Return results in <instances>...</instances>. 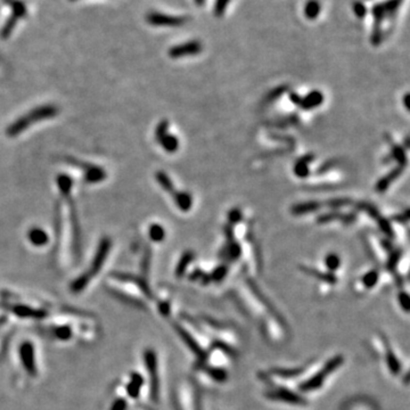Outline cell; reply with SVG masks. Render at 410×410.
<instances>
[{"instance_id":"1","label":"cell","mask_w":410,"mask_h":410,"mask_svg":"<svg viewBox=\"0 0 410 410\" xmlns=\"http://www.w3.org/2000/svg\"><path fill=\"white\" fill-rule=\"evenodd\" d=\"M344 363L342 354H336L326 361H319L310 376L297 385V392L306 396L307 393H316L326 385L328 379L337 372Z\"/></svg>"},{"instance_id":"2","label":"cell","mask_w":410,"mask_h":410,"mask_svg":"<svg viewBox=\"0 0 410 410\" xmlns=\"http://www.w3.org/2000/svg\"><path fill=\"white\" fill-rule=\"evenodd\" d=\"M58 113H60V108L54 104H45L41 106L34 107L29 112H26L24 115L19 116L11 126H8L6 133L11 138H14V137L24 132L25 130H28L33 124L40 123L46 120H50L52 117L57 116Z\"/></svg>"},{"instance_id":"3","label":"cell","mask_w":410,"mask_h":410,"mask_svg":"<svg viewBox=\"0 0 410 410\" xmlns=\"http://www.w3.org/2000/svg\"><path fill=\"white\" fill-rule=\"evenodd\" d=\"M373 347L375 349L380 362L383 363L385 370L390 375L395 377L405 375L406 377H408V373L402 372V361L399 358V354L395 352L391 343L385 339L384 335L374 336Z\"/></svg>"},{"instance_id":"4","label":"cell","mask_w":410,"mask_h":410,"mask_svg":"<svg viewBox=\"0 0 410 410\" xmlns=\"http://www.w3.org/2000/svg\"><path fill=\"white\" fill-rule=\"evenodd\" d=\"M111 245H112V243H111L110 238L104 237L101 239L99 245H98L96 254H95L94 257L93 264H91L90 268L86 271V274L82 275V276L79 277L78 279L74 281V284L72 285V291H74L75 293H77V292L83 290V288L89 284L90 279H93V278L96 276L97 272L103 267L104 262L107 258L108 252L111 251Z\"/></svg>"},{"instance_id":"5","label":"cell","mask_w":410,"mask_h":410,"mask_svg":"<svg viewBox=\"0 0 410 410\" xmlns=\"http://www.w3.org/2000/svg\"><path fill=\"white\" fill-rule=\"evenodd\" d=\"M402 0H388V1L379 2L375 7H373V16L375 18V25L373 29L372 34V44L377 46L382 41V31H380V25L385 19L392 21L393 16L396 14L398 8L401 5Z\"/></svg>"},{"instance_id":"6","label":"cell","mask_w":410,"mask_h":410,"mask_svg":"<svg viewBox=\"0 0 410 410\" xmlns=\"http://www.w3.org/2000/svg\"><path fill=\"white\" fill-rule=\"evenodd\" d=\"M264 395L271 401L284 403V405L292 407L308 406V399L294 389L268 385V390L264 392Z\"/></svg>"},{"instance_id":"7","label":"cell","mask_w":410,"mask_h":410,"mask_svg":"<svg viewBox=\"0 0 410 410\" xmlns=\"http://www.w3.org/2000/svg\"><path fill=\"white\" fill-rule=\"evenodd\" d=\"M178 410H199L197 393L189 382H182L177 393Z\"/></svg>"},{"instance_id":"8","label":"cell","mask_w":410,"mask_h":410,"mask_svg":"<svg viewBox=\"0 0 410 410\" xmlns=\"http://www.w3.org/2000/svg\"><path fill=\"white\" fill-rule=\"evenodd\" d=\"M70 162L72 165H74L75 168L80 169L81 171H83L84 175V180L89 183H98L106 178V171L101 168V166L95 165V164L90 163H83L80 162V161L75 159H70Z\"/></svg>"},{"instance_id":"9","label":"cell","mask_w":410,"mask_h":410,"mask_svg":"<svg viewBox=\"0 0 410 410\" xmlns=\"http://www.w3.org/2000/svg\"><path fill=\"white\" fill-rule=\"evenodd\" d=\"M203 50L202 44L197 40L187 41L182 45L172 47L169 50V56L171 58H181L186 56H195Z\"/></svg>"},{"instance_id":"10","label":"cell","mask_w":410,"mask_h":410,"mask_svg":"<svg viewBox=\"0 0 410 410\" xmlns=\"http://www.w3.org/2000/svg\"><path fill=\"white\" fill-rule=\"evenodd\" d=\"M148 22L153 25H165V26H178L181 25L186 22L185 17H180V16H171L161 14V13H153L148 16Z\"/></svg>"},{"instance_id":"11","label":"cell","mask_w":410,"mask_h":410,"mask_svg":"<svg viewBox=\"0 0 410 410\" xmlns=\"http://www.w3.org/2000/svg\"><path fill=\"white\" fill-rule=\"evenodd\" d=\"M342 410H379L378 407L373 400L368 398H363V396H359V398H353L347 401Z\"/></svg>"},{"instance_id":"12","label":"cell","mask_w":410,"mask_h":410,"mask_svg":"<svg viewBox=\"0 0 410 410\" xmlns=\"http://www.w3.org/2000/svg\"><path fill=\"white\" fill-rule=\"evenodd\" d=\"M300 270H302L304 274L308 275V276L314 277L316 279H319L323 283L327 285H335L337 283V277L335 274H330V272H323L318 270L316 268L312 267H307V265H300Z\"/></svg>"},{"instance_id":"13","label":"cell","mask_w":410,"mask_h":410,"mask_svg":"<svg viewBox=\"0 0 410 410\" xmlns=\"http://www.w3.org/2000/svg\"><path fill=\"white\" fill-rule=\"evenodd\" d=\"M324 101V95L318 90L311 91L310 94H308L306 97H302V103H301L300 106L303 108V110L309 111L313 110L318 106H320Z\"/></svg>"},{"instance_id":"14","label":"cell","mask_w":410,"mask_h":410,"mask_svg":"<svg viewBox=\"0 0 410 410\" xmlns=\"http://www.w3.org/2000/svg\"><path fill=\"white\" fill-rule=\"evenodd\" d=\"M313 159V154H307L306 156L301 157V159L297 161L294 166V173L298 178H307V177L310 175L309 163L312 162Z\"/></svg>"},{"instance_id":"15","label":"cell","mask_w":410,"mask_h":410,"mask_svg":"<svg viewBox=\"0 0 410 410\" xmlns=\"http://www.w3.org/2000/svg\"><path fill=\"white\" fill-rule=\"evenodd\" d=\"M402 171H403V168H401V166H396V168L393 169L389 175H386L385 177H383L382 179H379V181L377 182V185H376L377 192L384 193L385 190L389 188V186L391 185V183L394 181L400 175H401Z\"/></svg>"},{"instance_id":"16","label":"cell","mask_w":410,"mask_h":410,"mask_svg":"<svg viewBox=\"0 0 410 410\" xmlns=\"http://www.w3.org/2000/svg\"><path fill=\"white\" fill-rule=\"evenodd\" d=\"M320 206H321V203L317 201L298 203V204H295L292 206L291 212L293 213L294 215H302V214H307V213L317 211V210H319Z\"/></svg>"},{"instance_id":"17","label":"cell","mask_w":410,"mask_h":410,"mask_svg":"<svg viewBox=\"0 0 410 410\" xmlns=\"http://www.w3.org/2000/svg\"><path fill=\"white\" fill-rule=\"evenodd\" d=\"M157 142L163 147L164 150H166V152L169 153H175L177 152V149L179 148L178 138H177L176 136H173V134H170L169 132L163 134L161 138L157 139Z\"/></svg>"},{"instance_id":"18","label":"cell","mask_w":410,"mask_h":410,"mask_svg":"<svg viewBox=\"0 0 410 410\" xmlns=\"http://www.w3.org/2000/svg\"><path fill=\"white\" fill-rule=\"evenodd\" d=\"M29 241H30L34 246H44L48 243V234L44 229L41 228H32L28 234Z\"/></svg>"},{"instance_id":"19","label":"cell","mask_w":410,"mask_h":410,"mask_svg":"<svg viewBox=\"0 0 410 410\" xmlns=\"http://www.w3.org/2000/svg\"><path fill=\"white\" fill-rule=\"evenodd\" d=\"M388 140H389V143L391 144V150H392L391 159L395 160L396 162H398V166H401V168L405 169L407 166V163H408L405 149H403L401 146L396 145V144L393 143L389 136H388Z\"/></svg>"},{"instance_id":"20","label":"cell","mask_w":410,"mask_h":410,"mask_svg":"<svg viewBox=\"0 0 410 410\" xmlns=\"http://www.w3.org/2000/svg\"><path fill=\"white\" fill-rule=\"evenodd\" d=\"M173 198H175V202L178 208L181 210L183 212H187L189 211L190 208H192L193 205V197L192 195L188 194V193L186 192H177L175 195L172 196Z\"/></svg>"},{"instance_id":"21","label":"cell","mask_w":410,"mask_h":410,"mask_svg":"<svg viewBox=\"0 0 410 410\" xmlns=\"http://www.w3.org/2000/svg\"><path fill=\"white\" fill-rule=\"evenodd\" d=\"M155 178L157 180V182H159V185L162 187V188L165 190L166 193H169V194L171 196L176 194L177 192L175 189V186H173V182L171 181L170 177L166 175L165 172L157 171L156 175H155Z\"/></svg>"},{"instance_id":"22","label":"cell","mask_w":410,"mask_h":410,"mask_svg":"<svg viewBox=\"0 0 410 410\" xmlns=\"http://www.w3.org/2000/svg\"><path fill=\"white\" fill-rule=\"evenodd\" d=\"M194 253L192 251H186L185 253L182 254V257L180 258L178 262V265L176 268V276L177 277H182L185 275V272L188 268L190 262L194 260Z\"/></svg>"},{"instance_id":"23","label":"cell","mask_w":410,"mask_h":410,"mask_svg":"<svg viewBox=\"0 0 410 410\" xmlns=\"http://www.w3.org/2000/svg\"><path fill=\"white\" fill-rule=\"evenodd\" d=\"M379 279V272L376 269L369 270L361 277V285L366 290H372L377 285Z\"/></svg>"},{"instance_id":"24","label":"cell","mask_w":410,"mask_h":410,"mask_svg":"<svg viewBox=\"0 0 410 410\" xmlns=\"http://www.w3.org/2000/svg\"><path fill=\"white\" fill-rule=\"evenodd\" d=\"M325 265H326L328 272L334 274L341 267V259L335 253H328L325 258Z\"/></svg>"},{"instance_id":"25","label":"cell","mask_w":410,"mask_h":410,"mask_svg":"<svg viewBox=\"0 0 410 410\" xmlns=\"http://www.w3.org/2000/svg\"><path fill=\"white\" fill-rule=\"evenodd\" d=\"M320 13V2L317 0H310L304 7V15L308 19H314Z\"/></svg>"},{"instance_id":"26","label":"cell","mask_w":410,"mask_h":410,"mask_svg":"<svg viewBox=\"0 0 410 410\" xmlns=\"http://www.w3.org/2000/svg\"><path fill=\"white\" fill-rule=\"evenodd\" d=\"M148 234L150 239L154 242H162L163 239L165 238V230H164V228L159 224L150 225Z\"/></svg>"},{"instance_id":"27","label":"cell","mask_w":410,"mask_h":410,"mask_svg":"<svg viewBox=\"0 0 410 410\" xmlns=\"http://www.w3.org/2000/svg\"><path fill=\"white\" fill-rule=\"evenodd\" d=\"M343 216H344V213H341L339 211H332V212H328V213H325V214L319 215V218L317 219V222L318 224H327V222H332L336 220L342 221Z\"/></svg>"},{"instance_id":"28","label":"cell","mask_w":410,"mask_h":410,"mask_svg":"<svg viewBox=\"0 0 410 410\" xmlns=\"http://www.w3.org/2000/svg\"><path fill=\"white\" fill-rule=\"evenodd\" d=\"M227 274H228V265L221 264V265H218V267H216L214 270L210 274V277H211V280L216 281V283H220L221 280L225 279V277L227 276Z\"/></svg>"},{"instance_id":"29","label":"cell","mask_w":410,"mask_h":410,"mask_svg":"<svg viewBox=\"0 0 410 410\" xmlns=\"http://www.w3.org/2000/svg\"><path fill=\"white\" fill-rule=\"evenodd\" d=\"M350 204H351V199L345 198V197L332 198V199H329V201L326 202V205L328 206V208H330L333 210L341 209V208H343V206H346V205H350Z\"/></svg>"},{"instance_id":"30","label":"cell","mask_w":410,"mask_h":410,"mask_svg":"<svg viewBox=\"0 0 410 410\" xmlns=\"http://www.w3.org/2000/svg\"><path fill=\"white\" fill-rule=\"evenodd\" d=\"M358 208H359V210H361V211H365V212L368 213V214L372 216V218L375 219V220H377V219H378L380 216L378 210H377L374 205L369 204V203H366V202L359 203Z\"/></svg>"},{"instance_id":"31","label":"cell","mask_w":410,"mask_h":410,"mask_svg":"<svg viewBox=\"0 0 410 410\" xmlns=\"http://www.w3.org/2000/svg\"><path fill=\"white\" fill-rule=\"evenodd\" d=\"M229 4H230V0H216L215 4H214V14H215V16L224 15Z\"/></svg>"},{"instance_id":"32","label":"cell","mask_w":410,"mask_h":410,"mask_svg":"<svg viewBox=\"0 0 410 410\" xmlns=\"http://www.w3.org/2000/svg\"><path fill=\"white\" fill-rule=\"evenodd\" d=\"M243 219L242 211L239 209H232L230 212L228 213V221L229 225L234 226L236 224H239Z\"/></svg>"},{"instance_id":"33","label":"cell","mask_w":410,"mask_h":410,"mask_svg":"<svg viewBox=\"0 0 410 410\" xmlns=\"http://www.w3.org/2000/svg\"><path fill=\"white\" fill-rule=\"evenodd\" d=\"M169 130V122L166 120H162L161 122L157 124L156 129H155V139L157 140L161 137L163 136V134H165L168 132Z\"/></svg>"},{"instance_id":"34","label":"cell","mask_w":410,"mask_h":410,"mask_svg":"<svg viewBox=\"0 0 410 410\" xmlns=\"http://www.w3.org/2000/svg\"><path fill=\"white\" fill-rule=\"evenodd\" d=\"M398 300H399V304L400 307H401V309L405 311L406 313H408V309H409V295L407 292L402 291L401 293L399 294L398 296Z\"/></svg>"},{"instance_id":"35","label":"cell","mask_w":410,"mask_h":410,"mask_svg":"<svg viewBox=\"0 0 410 410\" xmlns=\"http://www.w3.org/2000/svg\"><path fill=\"white\" fill-rule=\"evenodd\" d=\"M286 90H287V87H286V86H280V87L276 88V89L272 90V91H270V93L268 94V96H267V100H268V101H272V100H275V99H276V98L280 97L281 95H283Z\"/></svg>"},{"instance_id":"36","label":"cell","mask_w":410,"mask_h":410,"mask_svg":"<svg viewBox=\"0 0 410 410\" xmlns=\"http://www.w3.org/2000/svg\"><path fill=\"white\" fill-rule=\"evenodd\" d=\"M336 165H337V160H329V161H327V162H325L323 165L317 170V173L318 175H323V173L327 172L328 170L333 169L334 166H336Z\"/></svg>"},{"instance_id":"37","label":"cell","mask_w":410,"mask_h":410,"mask_svg":"<svg viewBox=\"0 0 410 410\" xmlns=\"http://www.w3.org/2000/svg\"><path fill=\"white\" fill-rule=\"evenodd\" d=\"M356 220H357V214L354 212L344 213L343 220H342L344 225H351V224H353V222Z\"/></svg>"},{"instance_id":"38","label":"cell","mask_w":410,"mask_h":410,"mask_svg":"<svg viewBox=\"0 0 410 410\" xmlns=\"http://www.w3.org/2000/svg\"><path fill=\"white\" fill-rule=\"evenodd\" d=\"M232 227H234V226L226 225L225 228H224L226 238H227V243L234 241V228H232Z\"/></svg>"},{"instance_id":"39","label":"cell","mask_w":410,"mask_h":410,"mask_svg":"<svg viewBox=\"0 0 410 410\" xmlns=\"http://www.w3.org/2000/svg\"><path fill=\"white\" fill-rule=\"evenodd\" d=\"M393 220L394 221H398V222H406V221H408V219H409V210L407 209L405 212H403V214H395L394 216H393Z\"/></svg>"},{"instance_id":"40","label":"cell","mask_w":410,"mask_h":410,"mask_svg":"<svg viewBox=\"0 0 410 410\" xmlns=\"http://www.w3.org/2000/svg\"><path fill=\"white\" fill-rule=\"evenodd\" d=\"M290 99L292 103L297 105V106H300L301 103H302V97H301L298 94L294 93V91H291L290 93Z\"/></svg>"},{"instance_id":"41","label":"cell","mask_w":410,"mask_h":410,"mask_svg":"<svg viewBox=\"0 0 410 410\" xmlns=\"http://www.w3.org/2000/svg\"><path fill=\"white\" fill-rule=\"evenodd\" d=\"M365 9H366V8L363 7V6H361V5H356V6H354V12H356V13L361 12V15L363 14V13H366Z\"/></svg>"},{"instance_id":"42","label":"cell","mask_w":410,"mask_h":410,"mask_svg":"<svg viewBox=\"0 0 410 410\" xmlns=\"http://www.w3.org/2000/svg\"><path fill=\"white\" fill-rule=\"evenodd\" d=\"M408 98H409V95L407 94L405 96V104H406V108L409 111V106H408Z\"/></svg>"},{"instance_id":"43","label":"cell","mask_w":410,"mask_h":410,"mask_svg":"<svg viewBox=\"0 0 410 410\" xmlns=\"http://www.w3.org/2000/svg\"><path fill=\"white\" fill-rule=\"evenodd\" d=\"M195 1H196V4H197V5H199V6H202V5H204L205 0H195Z\"/></svg>"}]
</instances>
